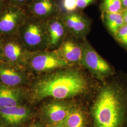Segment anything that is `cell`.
<instances>
[{"instance_id": "603a6c76", "label": "cell", "mask_w": 127, "mask_h": 127, "mask_svg": "<svg viewBox=\"0 0 127 127\" xmlns=\"http://www.w3.org/2000/svg\"><path fill=\"white\" fill-rule=\"evenodd\" d=\"M3 49V39L2 36L0 35V61H4Z\"/></svg>"}, {"instance_id": "83f0119b", "label": "cell", "mask_w": 127, "mask_h": 127, "mask_svg": "<svg viewBox=\"0 0 127 127\" xmlns=\"http://www.w3.org/2000/svg\"><path fill=\"white\" fill-rule=\"evenodd\" d=\"M62 122L60 123H59L57 124H55L54 125H52V126H48V127H63L62 126Z\"/></svg>"}, {"instance_id": "44dd1931", "label": "cell", "mask_w": 127, "mask_h": 127, "mask_svg": "<svg viewBox=\"0 0 127 127\" xmlns=\"http://www.w3.org/2000/svg\"><path fill=\"white\" fill-rule=\"evenodd\" d=\"M96 0H77V8L78 10L84 9L94 3Z\"/></svg>"}, {"instance_id": "6da1fadb", "label": "cell", "mask_w": 127, "mask_h": 127, "mask_svg": "<svg viewBox=\"0 0 127 127\" xmlns=\"http://www.w3.org/2000/svg\"><path fill=\"white\" fill-rule=\"evenodd\" d=\"M91 112L94 127H127V87L117 81L105 82Z\"/></svg>"}, {"instance_id": "484cf974", "label": "cell", "mask_w": 127, "mask_h": 127, "mask_svg": "<svg viewBox=\"0 0 127 127\" xmlns=\"http://www.w3.org/2000/svg\"><path fill=\"white\" fill-rule=\"evenodd\" d=\"M123 10L127 9V0H121Z\"/></svg>"}, {"instance_id": "ac0fdd59", "label": "cell", "mask_w": 127, "mask_h": 127, "mask_svg": "<svg viewBox=\"0 0 127 127\" xmlns=\"http://www.w3.org/2000/svg\"><path fill=\"white\" fill-rule=\"evenodd\" d=\"M100 9L101 12L118 13L123 11L121 0H102Z\"/></svg>"}, {"instance_id": "7a4b0ae2", "label": "cell", "mask_w": 127, "mask_h": 127, "mask_svg": "<svg viewBox=\"0 0 127 127\" xmlns=\"http://www.w3.org/2000/svg\"><path fill=\"white\" fill-rule=\"evenodd\" d=\"M63 69L55 70L38 79L32 85V99L38 101L51 97L65 100L85 94L89 87L86 77L76 69Z\"/></svg>"}, {"instance_id": "cb8c5ba5", "label": "cell", "mask_w": 127, "mask_h": 127, "mask_svg": "<svg viewBox=\"0 0 127 127\" xmlns=\"http://www.w3.org/2000/svg\"><path fill=\"white\" fill-rule=\"evenodd\" d=\"M7 3V0H0V12L3 9Z\"/></svg>"}, {"instance_id": "7402d4cb", "label": "cell", "mask_w": 127, "mask_h": 127, "mask_svg": "<svg viewBox=\"0 0 127 127\" xmlns=\"http://www.w3.org/2000/svg\"><path fill=\"white\" fill-rule=\"evenodd\" d=\"M32 0H7V2L10 4L25 7L30 3Z\"/></svg>"}, {"instance_id": "d6986e66", "label": "cell", "mask_w": 127, "mask_h": 127, "mask_svg": "<svg viewBox=\"0 0 127 127\" xmlns=\"http://www.w3.org/2000/svg\"><path fill=\"white\" fill-rule=\"evenodd\" d=\"M59 4L62 12H72L78 10L77 0H60Z\"/></svg>"}, {"instance_id": "9a60e30c", "label": "cell", "mask_w": 127, "mask_h": 127, "mask_svg": "<svg viewBox=\"0 0 127 127\" xmlns=\"http://www.w3.org/2000/svg\"><path fill=\"white\" fill-rule=\"evenodd\" d=\"M24 99V93L19 88L0 83V108L21 105Z\"/></svg>"}, {"instance_id": "2e32d148", "label": "cell", "mask_w": 127, "mask_h": 127, "mask_svg": "<svg viewBox=\"0 0 127 127\" xmlns=\"http://www.w3.org/2000/svg\"><path fill=\"white\" fill-rule=\"evenodd\" d=\"M62 123L63 127H85L87 119L82 109L74 104Z\"/></svg>"}, {"instance_id": "30bf717a", "label": "cell", "mask_w": 127, "mask_h": 127, "mask_svg": "<svg viewBox=\"0 0 127 127\" xmlns=\"http://www.w3.org/2000/svg\"><path fill=\"white\" fill-rule=\"evenodd\" d=\"M22 67L21 65L0 61V83L13 88L26 83L28 80L27 73Z\"/></svg>"}, {"instance_id": "52a82bcc", "label": "cell", "mask_w": 127, "mask_h": 127, "mask_svg": "<svg viewBox=\"0 0 127 127\" xmlns=\"http://www.w3.org/2000/svg\"><path fill=\"white\" fill-rule=\"evenodd\" d=\"M2 36L4 61L21 65L26 64L31 52L27 50L18 34Z\"/></svg>"}, {"instance_id": "ba28073f", "label": "cell", "mask_w": 127, "mask_h": 127, "mask_svg": "<svg viewBox=\"0 0 127 127\" xmlns=\"http://www.w3.org/2000/svg\"><path fill=\"white\" fill-rule=\"evenodd\" d=\"M61 16L68 33L82 40L91 31V22L88 18L80 10L72 12H62Z\"/></svg>"}, {"instance_id": "5b68a950", "label": "cell", "mask_w": 127, "mask_h": 127, "mask_svg": "<svg viewBox=\"0 0 127 127\" xmlns=\"http://www.w3.org/2000/svg\"><path fill=\"white\" fill-rule=\"evenodd\" d=\"M26 64L38 73L51 72L72 66L60 58L54 50H48L31 52Z\"/></svg>"}, {"instance_id": "277c9868", "label": "cell", "mask_w": 127, "mask_h": 127, "mask_svg": "<svg viewBox=\"0 0 127 127\" xmlns=\"http://www.w3.org/2000/svg\"><path fill=\"white\" fill-rule=\"evenodd\" d=\"M82 54L80 64L84 66L96 78L104 80L114 74L111 67L91 46L86 38L82 40Z\"/></svg>"}, {"instance_id": "ffe728a7", "label": "cell", "mask_w": 127, "mask_h": 127, "mask_svg": "<svg viewBox=\"0 0 127 127\" xmlns=\"http://www.w3.org/2000/svg\"><path fill=\"white\" fill-rule=\"evenodd\" d=\"M114 38L127 49V24H125L119 29Z\"/></svg>"}, {"instance_id": "d4e9b609", "label": "cell", "mask_w": 127, "mask_h": 127, "mask_svg": "<svg viewBox=\"0 0 127 127\" xmlns=\"http://www.w3.org/2000/svg\"><path fill=\"white\" fill-rule=\"evenodd\" d=\"M123 15L125 23L127 24V9L123 10Z\"/></svg>"}, {"instance_id": "9c48e42d", "label": "cell", "mask_w": 127, "mask_h": 127, "mask_svg": "<svg viewBox=\"0 0 127 127\" xmlns=\"http://www.w3.org/2000/svg\"><path fill=\"white\" fill-rule=\"evenodd\" d=\"M74 105L71 101L53 100L44 104L41 107V119L48 126L57 124L63 121Z\"/></svg>"}, {"instance_id": "8fae6325", "label": "cell", "mask_w": 127, "mask_h": 127, "mask_svg": "<svg viewBox=\"0 0 127 127\" xmlns=\"http://www.w3.org/2000/svg\"><path fill=\"white\" fill-rule=\"evenodd\" d=\"M68 33L59 47L55 50L56 53L61 59L73 65L79 64L82 54V40Z\"/></svg>"}, {"instance_id": "e0dca14e", "label": "cell", "mask_w": 127, "mask_h": 127, "mask_svg": "<svg viewBox=\"0 0 127 127\" xmlns=\"http://www.w3.org/2000/svg\"><path fill=\"white\" fill-rule=\"evenodd\" d=\"M101 17L105 27L114 37L119 29L125 24L123 12L118 13L101 12Z\"/></svg>"}, {"instance_id": "8992f818", "label": "cell", "mask_w": 127, "mask_h": 127, "mask_svg": "<svg viewBox=\"0 0 127 127\" xmlns=\"http://www.w3.org/2000/svg\"><path fill=\"white\" fill-rule=\"evenodd\" d=\"M28 15L25 7L10 4L7 2L0 12V35L17 34Z\"/></svg>"}, {"instance_id": "4fadbf2b", "label": "cell", "mask_w": 127, "mask_h": 127, "mask_svg": "<svg viewBox=\"0 0 127 127\" xmlns=\"http://www.w3.org/2000/svg\"><path fill=\"white\" fill-rule=\"evenodd\" d=\"M25 7L29 15L44 20L61 12L58 0H32Z\"/></svg>"}, {"instance_id": "7c38bea8", "label": "cell", "mask_w": 127, "mask_h": 127, "mask_svg": "<svg viewBox=\"0 0 127 127\" xmlns=\"http://www.w3.org/2000/svg\"><path fill=\"white\" fill-rule=\"evenodd\" d=\"M31 116V109L22 105L0 108V123L6 127H18Z\"/></svg>"}, {"instance_id": "4316f807", "label": "cell", "mask_w": 127, "mask_h": 127, "mask_svg": "<svg viewBox=\"0 0 127 127\" xmlns=\"http://www.w3.org/2000/svg\"><path fill=\"white\" fill-rule=\"evenodd\" d=\"M28 127H43V126L40 124V123H35V124H33L32 125Z\"/></svg>"}, {"instance_id": "3957f363", "label": "cell", "mask_w": 127, "mask_h": 127, "mask_svg": "<svg viewBox=\"0 0 127 127\" xmlns=\"http://www.w3.org/2000/svg\"><path fill=\"white\" fill-rule=\"evenodd\" d=\"M47 20L28 14L19 29L18 36L28 51L32 52L49 50Z\"/></svg>"}, {"instance_id": "5bb4252c", "label": "cell", "mask_w": 127, "mask_h": 127, "mask_svg": "<svg viewBox=\"0 0 127 127\" xmlns=\"http://www.w3.org/2000/svg\"><path fill=\"white\" fill-rule=\"evenodd\" d=\"M49 40V50L57 49L68 34L66 27L61 16V12L47 20Z\"/></svg>"}]
</instances>
